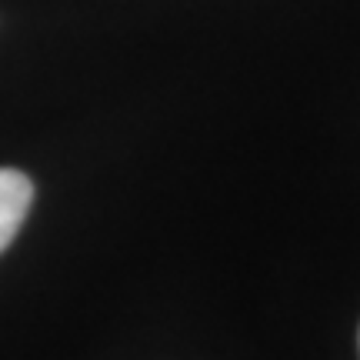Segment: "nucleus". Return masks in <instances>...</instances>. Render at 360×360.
Listing matches in <instances>:
<instances>
[{"mask_svg":"<svg viewBox=\"0 0 360 360\" xmlns=\"http://www.w3.org/2000/svg\"><path fill=\"white\" fill-rule=\"evenodd\" d=\"M34 200V184L20 170L4 167L0 170V254L13 244V237L20 233Z\"/></svg>","mask_w":360,"mask_h":360,"instance_id":"f257e3e1","label":"nucleus"}]
</instances>
